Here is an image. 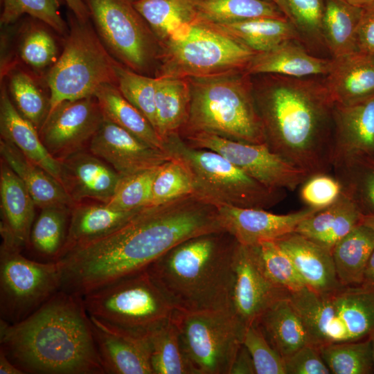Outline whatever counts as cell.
Segmentation results:
<instances>
[{
	"instance_id": "7a4b0ae2",
	"label": "cell",
	"mask_w": 374,
	"mask_h": 374,
	"mask_svg": "<svg viewBox=\"0 0 374 374\" xmlns=\"http://www.w3.org/2000/svg\"><path fill=\"white\" fill-rule=\"evenodd\" d=\"M253 86L266 144L310 177L332 170V100L325 81L267 74Z\"/></svg>"
},
{
	"instance_id": "f6af8a7d",
	"label": "cell",
	"mask_w": 374,
	"mask_h": 374,
	"mask_svg": "<svg viewBox=\"0 0 374 374\" xmlns=\"http://www.w3.org/2000/svg\"><path fill=\"white\" fill-rule=\"evenodd\" d=\"M190 194H194L190 173L181 159L172 156L158 168L150 206L162 204Z\"/></svg>"
},
{
	"instance_id": "52a82bcc",
	"label": "cell",
	"mask_w": 374,
	"mask_h": 374,
	"mask_svg": "<svg viewBox=\"0 0 374 374\" xmlns=\"http://www.w3.org/2000/svg\"><path fill=\"white\" fill-rule=\"evenodd\" d=\"M165 149L187 167L194 194L216 207L229 205L267 209L287 197L286 190L262 184L219 153L188 145L179 134L165 141Z\"/></svg>"
},
{
	"instance_id": "d4e9b609",
	"label": "cell",
	"mask_w": 374,
	"mask_h": 374,
	"mask_svg": "<svg viewBox=\"0 0 374 374\" xmlns=\"http://www.w3.org/2000/svg\"><path fill=\"white\" fill-rule=\"evenodd\" d=\"M332 60L325 83L335 104L351 105L374 96V55L356 51Z\"/></svg>"
},
{
	"instance_id": "74e56055",
	"label": "cell",
	"mask_w": 374,
	"mask_h": 374,
	"mask_svg": "<svg viewBox=\"0 0 374 374\" xmlns=\"http://www.w3.org/2000/svg\"><path fill=\"white\" fill-rule=\"evenodd\" d=\"M159 42L196 19L191 0H139L132 3Z\"/></svg>"
},
{
	"instance_id": "ab89813d",
	"label": "cell",
	"mask_w": 374,
	"mask_h": 374,
	"mask_svg": "<svg viewBox=\"0 0 374 374\" xmlns=\"http://www.w3.org/2000/svg\"><path fill=\"white\" fill-rule=\"evenodd\" d=\"M274 2L293 25L300 42L309 51L326 47L322 35L325 0H274Z\"/></svg>"
},
{
	"instance_id": "6125c7cd",
	"label": "cell",
	"mask_w": 374,
	"mask_h": 374,
	"mask_svg": "<svg viewBox=\"0 0 374 374\" xmlns=\"http://www.w3.org/2000/svg\"><path fill=\"white\" fill-rule=\"evenodd\" d=\"M368 338L370 339L371 344L373 368H374V330L370 333Z\"/></svg>"
},
{
	"instance_id": "83f0119b",
	"label": "cell",
	"mask_w": 374,
	"mask_h": 374,
	"mask_svg": "<svg viewBox=\"0 0 374 374\" xmlns=\"http://www.w3.org/2000/svg\"><path fill=\"white\" fill-rule=\"evenodd\" d=\"M363 216L353 202L342 193L332 205L303 220L294 232L332 251L341 238L362 223Z\"/></svg>"
},
{
	"instance_id": "60d3db41",
	"label": "cell",
	"mask_w": 374,
	"mask_h": 374,
	"mask_svg": "<svg viewBox=\"0 0 374 374\" xmlns=\"http://www.w3.org/2000/svg\"><path fill=\"white\" fill-rule=\"evenodd\" d=\"M150 340L154 374H195L183 351L172 318L157 329Z\"/></svg>"
},
{
	"instance_id": "f1b7e54d",
	"label": "cell",
	"mask_w": 374,
	"mask_h": 374,
	"mask_svg": "<svg viewBox=\"0 0 374 374\" xmlns=\"http://www.w3.org/2000/svg\"><path fill=\"white\" fill-rule=\"evenodd\" d=\"M287 295L271 303L257 322L283 358L311 344L303 320Z\"/></svg>"
},
{
	"instance_id": "f907efd6",
	"label": "cell",
	"mask_w": 374,
	"mask_h": 374,
	"mask_svg": "<svg viewBox=\"0 0 374 374\" xmlns=\"http://www.w3.org/2000/svg\"><path fill=\"white\" fill-rule=\"evenodd\" d=\"M342 194L339 179L329 173L310 176L302 185L300 198L307 207L322 210L335 202Z\"/></svg>"
},
{
	"instance_id": "d6986e66",
	"label": "cell",
	"mask_w": 374,
	"mask_h": 374,
	"mask_svg": "<svg viewBox=\"0 0 374 374\" xmlns=\"http://www.w3.org/2000/svg\"><path fill=\"white\" fill-rule=\"evenodd\" d=\"M374 155V96L333 109L332 170L357 158Z\"/></svg>"
},
{
	"instance_id": "4316f807",
	"label": "cell",
	"mask_w": 374,
	"mask_h": 374,
	"mask_svg": "<svg viewBox=\"0 0 374 374\" xmlns=\"http://www.w3.org/2000/svg\"><path fill=\"white\" fill-rule=\"evenodd\" d=\"M0 153L1 159L24 183L36 206H66L72 208L75 206V202L57 179L3 139L0 141Z\"/></svg>"
},
{
	"instance_id": "681fc988",
	"label": "cell",
	"mask_w": 374,
	"mask_h": 374,
	"mask_svg": "<svg viewBox=\"0 0 374 374\" xmlns=\"http://www.w3.org/2000/svg\"><path fill=\"white\" fill-rule=\"evenodd\" d=\"M242 344L253 359L256 374H285L284 359L256 323L244 328Z\"/></svg>"
},
{
	"instance_id": "7dc6e473",
	"label": "cell",
	"mask_w": 374,
	"mask_h": 374,
	"mask_svg": "<svg viewBox=\"0 0 374 374\" xmlns=\"http://www.w3.org/2000/svg\"><path fill=\"white\" fill-rule=\"evenodd\" d=\"M9 90L17 111L39 131L47 116L49 102L35 82L27 73L16 71L10 76Z\"/></svg>"
},
{
	"instance_id": "f5cc1de1",
	"label": "cell",
	"mask_w": 374,
	"mask_h": 374,
	"mask_svg": "<svg viewBox=\"0 0 374 374\" xmlns=\"http://www.w3.org/2000/svg\"><path fill=\"white\" fill-rule=\"evenodd\" d=\"M285 374H329L319 347L308 344L283 358Z\"/></svg>"
},
{
	"instance_id": "9c48e42d",
	"label": "cell",
	"mask_w": 374,
	"mask_h": 374,
	"mask_svg": "<svg viewBox=\"0 0 374 374\" xmlns=\"http://www.w3.org/2000/svg\"><path fill=\"white\" fill-rule=\"evenodd\" d=\"M69 19L70 32L64 50L46 77L50 89L48 112L64 101L94 96L104 84L117 86L115 66L118 62L89 20L81 21L72 12Z\"/></svg>"
},
{
	"instance_id": "8fae6325",
	"label": "cell",
	"mask_w": 374,
	"mask_h": 374,
	"mask_svg": "<svg viewBox=\"0 0 374 374\" xmlns=\"http://www.w3.org/2000/svg\"><path fill=\"white\" fill-rule=\"evenodd\" d=\"M172 319L195 374H229L245 328L231 308L175 310Z\"/></svg>"
},
{
	"instance_id": "277c9868",
	"label": "cell",
	"mask_w": 374,
	"mask_h": 374,
	"mask_svg": "<svg viewBox=\"0 0 374 374\" xmlns=\"http://www.w3.org/2000/svg\"><path fill=\"white\" fill-rule=\"evenodd\" d=\"M236 240L226 231L184 241L145 269L175 310L231 308Z\"/></svg>"
},
{
	"instance_id": "91938a15",
	"label": "cell",
	"mask_w": 374,
	"mask_h": 374,
	"mask_svg": "<svg viewBox=\"0 0 374 374\" xmlns=\"http://www.w3.org/2000/svg\"><path fill=\"white\" fill-rule=\"evenodd\" d=\"M344 1L353 6L363 8L365 6L370 4L374 0H344Z\"/></svg>"
},
{
	"instance_id": "f546056e",
	"label": "cell",
	"mask_w": 374,
	"mask_h": 374,
	"mask_svg": "<svg viewBox=\"0 0 374 374\" xmlns=\"http://www.w3.org/2000/svg\"><path fill=\"white\" fill-rule=\"evenodd\" d=\"M140 209L121 211L105 204L75 205L71 210L66 240L60 258L76 246L113 232Z\"/></svg>"
},
{
	"instance_id": "b9f144b4",
	"label": "cell",
	"mask_w": 374,
	"mask_h": 374,
	"mask_svg": "<svg viewBox=\"0 0 374 374\" xmlns=\"http://www.w3.org/2000/svg\"><path fill=\"white\" fill-rule=\"evenodd\" d=\"M321 355L332 374L374 373L370 339L333 343L319 347Z\"/></svg>"
},
{
	"instance_id": "f35d334b",
	"label": "cell",
	"mask_w": 374,
	"mask_h": 374,
	"mask_svg": "<svg viewBox=\"0 0 374 374\" xmlns=\"http://www.w3.org/2000/svg\"><path fill=\"white\" fill-rule=\"evenodd\" d=\"M333 172L342 193L364 215H374V155L357 158Z\"/></svg>"
},
{
	"instance_id": "7c38bea8",
	"label": "cell",
	"mask_w": 374,
	"mask_h": 374,
	"mask_svg": "<svg viewBox=\"0 0 374 374\" xmlns=\"http://www.w3.org/2000/svg\"><path fill=\"white\" fill-rule=\"evenodd\" d=\"M96 33L122 65L147 73L159 57V42L130 0H84Z\"/></svg>"
},
{
	"instance_id": "44dd1931",
	"label": "cell",
	"mask_w": 374,
	"mask_h": 374,
	"mask_svg": "<svg viewBox=\"0 0 374 374\" xmlns=\"http://www.w3.org/2000/svg\"><path fill=\"white\" fill-rule=\"evenodd\" d=\"M0 199L1 244L21 250L30 244L36 205L24 183L2 159Z\"/></svg>"
},
{
	"instance_id": "9a60e30c",
	"label": "cell",
	"mask_w": 374,
	"mask_h": 374,
	"mask_svg": "<svg viewBox=\"0 0 374 374\" xmlns=\"http://www.w3.org/2000/svg\"><path fill=\"white\" fill-rule=\"evenodd\" d=\"M103 120L95 96L64 101L48 113L39 134L51 154L61 160L82 150Z\"/></svg>"
},
{
	"instance_id": "1f68e13d",
	"label": "cell",
	"mask_w": 374,
	"mask_h": 374,
	"mask_svg": "<svg viewBox=\"0 0 374 374\" xmlns=\"http://www.w3.org/2000/svg\"><path fill=\"white\" fill-rule=\"evenodd\" d=\"M207 24L256 53L269 51L287 40L300 41L296 29L286 18H255Z\"/></svg>"
},
{
	"instance_id": "11a10c76",
	"label": "cell",
	"mask_w": 374,
	"mask_h": 374,
	"mask_svg": "<svg viewBox=\"0 0 374 374\" xmlns=\"http://www.w3.org/2000/svg\"><path fill=\"white\" fill-rule=\"evenodd\" d=\"M229 374H256L251 356L242 344L237 352Z\"/></svg>"
},
{
	"instance_id": "836d02e7",
	"label": "cell",
	"mask_w": 374,
	"mask_h": 374,
	"mask_svg": "<svg viewBox=\"0 0 374 374\" xmlns=\"http://www.w3.org/2000/svg\"><path fill=\"white\" fill-rule=\"evenodd\" d=\"M374 249V231L361 223L332 248L338 280L342 286L361 285L368 258Z\"/></svg>"
},
{
	"instance_id": "5b68a950",
	"label": "cell",
	"mask_w": 374,
	"mask_h": 374,
	"mask_svg": "<svg viewBox=\"0 0 374 374\" xmlns=\"http://www.w3.org/2000/svg\"><path fill=\"white\" fill-rule=\"evenodd\" d=\"M187 79L189 116L180 136L206 132L234 141L266 143L253 85L244 69Z\"/></svg>"
},
{
	"instance_id": "ffe728a7",
	"label": "cell",
	"mask_w": 374,
	"mask_h": 374,
	"mask_svg": "<svg viewBox=\"0 0 374 374\" xmlns=\"http://www.w3.org/2000/svg\"><path fill=\"white\" fill-rule=\"evenodd\" d=\"M60 161L62 184L75 202L87 198L103 204L109 201L121 179L111 166L82 150Z\"/></svg>"
},
{
	"instance_id": "bcb514c9",
	"label": "cell",
	"mask_w": 374,
	"mask_h": 374,
	"mask_svg": "<svg viewBox=\"0 0 374 374\" xmlns=\"http://www.w3.org/2000/svg\"><path fill=\"white\" fill-rule=\"evenodd\" d=\"M159 166L121 176L113 196L105 204L121 211L150 206L153 181Z\"/></svg>"
},
{
	"instance_id": "30bf717a",
	"label": "cell",
	"mask_w": 374,
	"mask_h": 374,
	"mask_svg": "<svg viewBox=\"0 0 374 374\" xmlns=\"http://www.w3.org/2000/svg\"><path fill=\"white\" fill-rule=\"evenodd\" d=\"M159 75L188 78L244 69L256 53L211 25L185 24L159 42Z\"/></svg>"
},
{
	"instance_id": "7402d4cb",
	"label": "cell",
	"mask_w": 374,
	"mask_h": 374,
	"mask_svg": "<svg viewBox=\"0 0 374 374\" xmlns=\"http://www.w3.org/2000/svg\"><path fill=\"white\" fill-rule=\"evenodd\" d=\"M275 241L290 257L306 287L327 294L343 287L336 274L331 250L294 231Z\"/></svg>"
},
{
	"instance_id": "e7e4bbea",
	"label": "cell",
	"mask_w": 374,
	"mask_h": 374,
	"mask_svg": "<svg viewBox=\"0 0 374 374\" xmlns=\"http://www.w3.org/2000/svg\"><path fill=\"white\" fill-rule=\"evenodd\" d=\"M264 1H269V2H274V0H264Z\"/></svg>"
},
{
	"instance_id": "5bb4252c",
	"label": "cell",
	"mask_w": 374,
	"mask_h": 374,
	"mask_svg": "<svg viewBox=\"0 0 374 374\" xmlns=\"http://www.w3.org/2000/svg\"><path fill=\"white\" fill-rule=\"evenodd\" d=\"M180 136L191 147L219 153L269 188L294 191L310 177L305 171L272 152L266 143L234 141L206 132Z\"/></svg>"
},
{
	"instance_id": "cb8c5ba5",
	"label": "cell",
	"mask_w": 374,
	"mask_h": 374,
	"mask_svg": "<svg viewBox=\"0 0 374 374\" xmlns=\"http://www.w3.org/2000/svg\"><path fill=\"white\" fill-rule=\"evenodd\" d=\"M332 60L315 56L299 40L285 41L264 52L256 53L244 71L251 75H279L307 78L327 75Z\"/></svg>"
},
{
	"instance_id": "8992f818",
	"label": "cell",
	"mask_w": 374,
	"mask_h": 374,
	"mask_svg": "<svg viewBox=\"0 0 374 374\" xmlns=\"http://www.w3.org/2000/svg\"><path fill=\"white\" fill-rule=\"evenodd\" d=\"M91 321L123 334L150 337L175 311L146 269L82 296Z\"/></svg>"
},
{
	"instance_id": "be15d7a7",
	"label": "cell",
	"mask_w": 374,
	"mask_h": 374,
	"mask_svg": "<svg viewBox=\"0 0 374 374\" xmlns=\"http://www.w3.org/2000/svg\"><path fill=\"white\" fill-rule=\"evenodd\" d=\"M131 2L134 3V2H136V1H138L139 0H130Z\"/></svg>"
},
{
	"instance_id": "e575fe53",
	"label": "cell",
	"mask_w": 374,
	"mask_h": 374,
	"mask_svg": "<svg viewBox=\"0 0 374 374\" xmlns=\"http://www.w3.org/2000/svg\"><path fill=\"white\" fill-rule=\"evenodd\" d=\"M362 13V8L344 0H325L322 35L332 58L357 51L356 38Z\"/></svg>"
},
{
	"instance_id": "603a6c76",
	"label": "cell",
	"mask_w": 374,
	"mask_h": 374,
	"mask_svg": "<svg viewBox=\"0 0 374 374\" xmlns=\"http://www.w3.org/2000/svg\"><path fill=\"white\" fill-rule=\"evenodd\" d=\"M91 326L105 373L154 374L150 337L116 332L93 321Z\"/></svg>"
},
{
	"instance_id": "ba28073f",
	"label": "cell",
	"mask_w": 374,
	"mask_h": 374,
	"mask_svg": "<svg viewBox=\"0 0 374 374\" xmlns=\"http://www.w3.org/2000/svg\"><path fill=\"white\" fill-rule=\"evenodd\" d=\"M287 296L317 347L362 340L374 330V289L343 286L319 294L304 287Z\"/></svg>"
},
{
	"instance_id": "8d00e7d4",
	"label": "cell",
	"mask_w": 374,
	"mask_h": 374,
	"mask_svg": "<svg viewBox=\"0 0 374 374\" xmlns=\"http://www.w3.org/2000/svg\"><path fill=\"white\" fill-rule=\"evenodd\" d=\"M41 209L31 229L30 243L48 262H57L66 242L71 208L51 206Z\"/></svg>"
},
{
	"instance_id": "6f0895ef",
	"label": "cell",
	"mask_w": 374,
	"mask_h": 374,
	"mask_svg": "<svg viewBox=\"0 0 374 374\" xmlns=\"http://www.w3.org/2000/svg\"><path fill=\"white\" fill-rule=\"evenodd\" d=\"M0 373L1 374H23L24 372L17 367L0 349Z\"/></svg>"
},
{
	"instance_id": "2e32d148",
	"label": "cell",
	"mask_w": 374,
	"mask_h": 374,
	"mask_svg": "<svg viewBox=\"0 0 374 374\" xmlns=\"http://www.w3.org/2000/svg\"><path fill=\"white\" fill-rule=\"evenodd\" d=\"M287 294L267 278L253 246L238 242L231 309L242 325L256 323L271 303Z\"/></svg>"
},
{
	"instance_id": "ac0fdd59",
	"label": "cell",
	"mask_w": 374,
	"mask_h": 374,
	"mask_svg": "<svg viewBox=\"0 0 374 374\" xmlns=\"http://www.w3.org/2000/svg\"><path fill=\"white\" fill-rule=\"evenodd\" d=\"M217 208L224 231L244 245L275 240L294 232L303 220L319 211L307 207L288 214H275L263 208L229 205Z\"/></svg>"
},
{
	"instance_id": "3957f363",
	"label": "cell",
	"mask_w": 374,
	"mask_h": 374,
	"mask_svg": "<svg viewBox=\"0 0 374 374\" xmlns=\"http://www.w3.org/2000/svg\"><path fill=\"white\" fill-rule=\"evenodd\" d=\"M0 344L24 373H105L82 297L61 290L21 321L0 320Z\"/></svg>"
},
{
	"instance_id": "94428289",
	"label": "cell",
	"mask_w": 374,
	"mask_h": 374,
	"mask_svg": "<svg viewBox=\"0 0 374 374\" xmlns=\"http://www.w3.org/2000/svg\"><path fill=\"white\" fill-rule=\"evenodd\" d=\"M362 223L367 225L374 231V215H364Z\"/></svg>"
},
{
	"instance_id": "680465c9",
	"label": "cell",
	"mask_w": 374,
	"mask_h": 374,
	"mask_svg": "<svg viewBox=\"0 0 374 374\" xmlns=\"http://www.w3.org/2000/svg\"><path fill=\"white\" fill-rule=\"evenodd\" d=\"M361 285L374 289V249L367 262Z\"/></svg>"
},
{
	"instance_id": "e0dca14e",
	"label": "cell",
	"mask_w": 374,
	"mask_h": 374,
	"mask_svg": "<svg viewBox=\"0 0 374 374\" xmlns=\"http://www.w3.org/2000/svg\"><path fill=\"white\" fill-rule=\"evenodd\" d=\"M89 148L121 176L159 166L172 158L105 117Z\"/></svg>"
},
{
	"instance_id": "d6a6232c",
	"label": "cell",
	"mask_w": 374,
	"mask_h": 374,
	"mask_svg": "<svg viewBox=\"0 0 374 374\" xmlns=\"http://www.w3.org/2000/svg\"><path fill=\"white\" fill-rule=\"evenodd\" d=\"M94 96L105 118L151 146L166 151L165 142L150 121L122 95L116 85L104 84L97 89Z\"/></svg>"
},
{
	"instance_id": "ee69618b",
	"label": "cell",
	"mask_w": 374,
	"mask_h": 374,
	"mask_svg": "<svg viewBox=\"0 0 374 374\" xmlns=\"http://www.w3.org/2000/svg\"><path fill=\"white\" fill-rule=\"evenodd\" d=\"M117 87L122 95L137 108L156 130V77L139 73L117 62Z\"/></svg>"
},
{
	"instance_id": "db71d44e",
	"label": "cell",
	"mask_w": 374,
	"mask_h": 374,
	"mask_svg": "<svg viewBox=\"0 0 374 374\" xmlns=\"http://www.w3.org/2000/svg\"><path fill=\"white\" fill-rule=\"evenodd\" d=\"M356 44L357 51L374 55V1L362 8Z\"/></svg>"
},
{
	"instance_id": "9f6ffc18",
	"label": "cell",
	"mask_w": 374,
	"mask_h": 374,
	"mask_svg": "<svg viewBox=\"0 0 374 374\" xmlns=\"http://www.w3.org/2000/svg\"><path fill=\"white\" fill-rule=\"evenodd\" d=\"M71 11L80 20L86 21L90 19V14L84 0H64Z\"/></svg>"
},
{
	"instance_id": "816d5d0a",
	"label": "cell",
	"mask_w": 374,
	"mask_h": 374,
	"mask_svg": "<svg viewBox=\"0 0 374 374\" xmlns=\"http://www.w3.org/2000/svg\"><path fill=\"white\" fill-rule=\"evenodd\" d=\"M23 61L34 69H44L57 57V46L52 36L42 28H33L24 37L19 48Z\"/></svg>"
},
{
	"instance_id": "d590c367",
	"label": "cell",
	"mask_w": 374,
	"mask_h": 374,
	"mask_svg": "<svg viewBox=\"0 0 374 374\" xmlns=\"http://www.w3.org/2000/svg\"><path fill=\"white\" fill-rule=\"evenodd\" d=\"M195 20L223 24L255 18H285L274 2L264 0H191Z\"/></svg>"
},
{
	"instance_id": "7bdbcfd3",
	"label": "cell",
	"mask_w": 374,
	"mask_h": 374,
	"mask_svg": "<svg viewBox=\"0 0 374 374\" xmlns=\"http://www.w3.org/2000/svg\"><path fill=\"white\" fill-rule=\"evenodd\" d=\"M252 246L262 270L275 286L287 293L305 287L290 257L275 240H263Z\"/></svg>"
},
{
	"instance_id": "4fadbf2b",
	"label": "cell",
	"mask_w": 374,
	"mask_h": 374,
	"mask_svg": "<svg viewBox=\"0 0 374 374\" xmlns=\"http://www.w3.org/2000/svg\"><path fill=\"white\" fill-rule=\"evenodd\" d=\"M61 286V270L57 262L32 260L19 249L1 245V320L10 324L21 321L60 291Z\"/></svg>"
},
{
	"instance_id": "c3c4849f",
	"label": "cell",
	"mask_w": 374,
	"mask_h": 374,
	"mask_svg": "<svg viewBox=\"0 0 374 374\" xmlns=\"http://www.w3.org/2000/svg\"><path fill=\"white\" fill-rule=\"evenodd\" d=\"M60 0H3L1 24L8 25L15 22L26 14L49 26L60 34L66 30L62 19Z\"/></svg>"
},
{
	"instance_id": "484cf974",
	"label": "cell",
	"mask_w": 374,
	"mask_h": 374,
	"mask_svg": "<svg viewBox=\"0 0 374 374\" xmlns=\"http://www.w3.org/2000/svg\"><path fill=\"white\" fill-rule=\"evenodd\" d=\"M0 131L1 139L14 145L62 184L60 161L46 148L35 126L17 111L4 87L0 96Z\"/></svg>"
},
{
	"instance_id": "4dcf8cb0",
	"label": "cell",
	"mask_w": 374,
	"mask_h": 374,
	"mask_svg": "<svg viewBox=\"0 0 374 374\" xmlns=\"http://www.w3.org/2000/svg\"><path fill=\"white\" fill-rule=\"evenodd\" d=\"M190 93L187 78L156 76V131L165 141L179 134L189 116Z\"/></svg>"
},
{
	"instance_id": "6da1fadb",
	"label": "cell",
	"mask_w": 374,
	"mask_h": 374,
	"mask_svg": "<svg viewBox=\"0 0 374 374\" xmlns=\"http://www.w3.org/2000/svg\"><path fill=\"white\" fill-rule=\"evenodd\" d=\"M225 231L215 206L190 194L141 208L121 226L57 261L61 290L80 296L145 269L185 240Z\"/></svg>"
}]
</instances>
